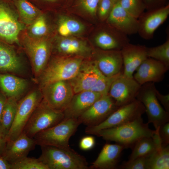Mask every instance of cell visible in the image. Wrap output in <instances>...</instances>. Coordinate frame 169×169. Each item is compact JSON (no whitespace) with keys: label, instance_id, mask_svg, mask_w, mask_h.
I'll list each match as a JSON object with an SVG mask.
<instances>
[{"label":"cell","instance_id":"cell-1","mask_svg":"<svg viewBox=\"0 0 169 169\" xmlns=\"http://www.w3.org/2000/svg\"><path fill=\"white\" fill-rule=\"evenodd\" d=\"M148 123H145L142 117L128 123L98 131L95 134L103 139L113 141L125 148H131L141 138L153 136L156 130L150 129Z\"/></svg>","mask_w":169,"mask_h":169},{"label":"cell","instance_id":"cell-2","mask_svg":"<svg viewBox=\"0 0 169 169\" xmlns=\"http://www.w3.org/2000/svg\"><path fill=\"white\" fill-rule=\"evenodd\" d=\"M41 154L39 159L49 169H88L85 158L71 148L64 149L56 147L40 146Z\"/></svg>","mask_w":169,"mask_h":169},{"label":"cell","instance_id":"cell-3","mask_svg":"<svg viewBox=\"0 0 169 169\" xmlns=\"http://www.w3.org/2000/svg\"><path fill=\"white\" fill-rule=\"evenodd\" d=\"M81 124L77 118L64 119L56 125L38 132L33 138L36 145L40 146H51L69 150L71 149L69 139Z\"/></svg>","mask_w":169,"mask_h":169},{"label":"cell","instance_id":"cell-4","mask_svg":"<svg viewBox=\"0 0 169 169\" xmlns=\"http://www.w3.org/2000/svg\"><path fill=\"white\" fill-rule=\"evenodd\" d=\"M83 61L82 58L78 56L54 58L47 64L40 75L41 88L55 82L71 79L77 74Z\"/></svg>","mask_w":169,"mask_h":169},{"label":"cell","instance_id":"cell-5","mask_svg":"<svg viewBox=\"0 0 169 169\" xmlns=\"http://www.w3.org/2000/svg\"><path fill=\"white\" fill-rule=\"evenodd\" d=\"M155 83L148 82L141 85L136 97L144 106L148 122L152 123L155 130L169 122V113L166 111L159 102L156 96Z\"/></svg>","mask_w":169,"mask_h":169},{"label":"cell","instance_id":"cell-6","mask_svg":"<svg viewBox=\"0 0 169 169\" xmlns=\"http://www.w3.org/2000/svg\"><path fill=\"white\" fill-rule=\"evenodd\" d=\"M145 113L142 104L136 99L132 102L119 107L105 121L93 126H87L85 132L88 134L95 135L99 131L119 126L141 117Z\"/></svg>","mask_w":169,"mask_h":169},{"label":"cell","instance_id":"cell-7","mask_svg":"<svg viewBox=\"0 0 169 169\" xmlns=\"http://www.w3.org/2000/svg\"><path fill=\"white\" fill-rule=\"evenodd\" d=\"M64 118L63 112L51 108L43 99L33 113L23 132L33 138L38 132L56 125Z\"/></svg>","mask_w":169,"mask_h":169},{"label":"cell","instance_id":"cell-8","mask_svg":"<svg viewBox=\"0 0 169 169\" xmlns=\"http://www.w3.org/2000/svg\"><path fill=\"white\" fill-rule=\"evenodd\" d=\"M18 13L13 1L0 0V39L9 44H19V34L25 28Z\"/></svg>","mask_w":169,"mask_h":169},{"label":"cell","instance_id":"cell-9","mask_svg":"<svg viewBox=\"0 0 169 169\" xmlns=\"http://www.w3.org/2000/svg\"><path fill=\"white\" fill-rule=\"evenodd\" d=\"M42 95L36 91H33L18 102L15 117L8 134V141L15 140L23 132L28 120L42 101Z\"/></svg>","mask_w":169,"mask_h":169},{"label":"cell","instance_id":"cell-10","mask_svg":"<svg viewBox=\"0 0 169 169\" xmlns=\"http://www.w3.org/2000/svg\"><path fill=\"white\" fill-rule=\"evenodd\" d=\"M41 89L43 100L46 104L51 108L63 112L74 95L68 80L55 82Z\"/></svg>","mask_w":169,"mask_h":169},{"label":"cell","instance_id":"cell-11","mask_svg":"<svg viewBox=\"0 0 169 169\" xmlns=\"http://www.w3.org/2000/svg\"><path fill=\"white\" fill-rule=\"evenodd\" d=\"M23 44L35 75L40 76L48 64L51 49L50 43L43 38L27 36L24 39Z\"/></svg>","mask_w":169,"mask_h":169},{"label":"cell","instance_id":"cell-12","mask_svg":"<svg viewBox=\"0 0 169 169\" xmlns=\"http://www.w3.org/2000/svg\"><path fill=\"white\" fill-rule=\"evenodd\" d=\"M119 107L108 94L103 95L78 119L87 126L97 125L105 121Z\"/></svg>","mask_w":169,"mask_h":169},{"label":"cell","instance_id":"cell-13","mask_svg":"<svg viewBox=\"0 0 169 169\" xmlns=\"http://www.w3.org/2000/svg\"><path fill=\"white\" fill-rule=\"evenodd\" d=\"M141 86L133 78L121 74L113 81L108 94L120 107L136 100Z\"/></svg>","mask_w":169,"mask_h":169},{"label":"cell","instance_id":"cell-14","mask_svg":"<svg viewBox=\"0 0 169 169\" xmlns=\"http://www.w3.org/2000/svg\"><path fill=\"white\" fill-rule=\"evenodd\" d=\"M169 15V4L144 12L138 19L137 33L145 39H151L156 30L166 20Z\"/></svg>","mask_w":169,"mask_h":169},{"label":"cell","instance_id":"cell-15","mask_svg":"<svg viewBox=\"0 0 169 169\" xmlns=\"http://www.w3.org/2000/svg\"><path fill=\"white\" fill-rule=\"evenodd\" d=\"M102 74L95 61H83L75 76L69 80L74 94L90 90Z\"/></svg>","mask_w":169,"mask_h":169},{"label":"cell","instance_id":"cell-16","mask_svg":"<svg viewBox=\"0 0 169 169\" xmlns=\"http://www.w3.org/2000/svg\"><path fill=\"white\" fill-rule=\"evenodd\" d=\"M36 145L33 138L23 132L15 140L7 141L1 156L12 164L27 157Z\"/></svg>","mask_w":169,"mask_h":169},{"label":"cell","instance_id":"cell-17","mask_svg":"<svg viewBox=\"0 0 169 169\" xmlns=\"http://www.w3.org/2000/svg\"><path fill=\"white\" fill-rule=\"evenodd\" d=\"M169 67L154 59L147 58L136 69L134 79L141 85L162 81Z\"/></svg>","mask_w":169,"mask_h":169},{"label":"cell","instance_id":"cell-18","mask_svg":"<svg viewBox=\"0 0 169 169\" xmlns=\"http://www.w3.org/2000/svg\"><path fill=\"white\" fill-rule=\"evenodd\" d=\"M106 22L127 36L138 33V19L126 12L118 2L114 4Z\"/></svg>","mask_w":169,"mask_h":169},{"label":"cell","instance_id":"cell-19","mask_svg":"<svg viewBox=\"0 0 169 169\" xmlns=\"http://www.w3.org/2000/svg\"><path fill=\"white\" fill-rule=\"evenodd\" d=\"M147 47L144 45H135L129 43L120 50L123 69V75L133 78V74L140 65L147 58Z\"/></svg>","mask_w":169,"mask_h":169},{"label":"cell","instance_id":"cell-20","mask_svg":"<svg viewBox=\"0 0 169 169\" xmlns=\"http://www.w3.org/2000/svg\"><path fill=\"white\" fill-rule=\"evenodd\" d=\"M100 50L94 61L100 72L108 77L123 74V66L121 51Z\"/></svg>","mask_w":169,"mask_h":169},{"label":"cell","instance_id":"cell-21","mask_svg":"<svg viewBox=\"0 0 169 169\" xmlns=\"http://www.w3.org/2000/svg\"><path fill=\"white\" fill-rule=\"evenodd\" d=\"M75 94L63 112L64 119H78L103 95L90 90L83 91Z\"/></svg>","mask_w":169,"mask_h":169},{"label":"cell","instance_id":"cell-22","mask_svg":"<svg viewBox=\"0 0 169 169\" xmlns=\"http://www.w3.org/2000/svg\"><path fill=\"white\" fill-rule=\"evenodd\" d=\"M125 149L119 144L106 143L103 146L96 159L89 166L91 169L118 168L122 151Z\"/></svg>","mask_w":169,"mask_h":169},{"label":"cell","instance_id":"cell-23","mask_svg":"<svg viewBox=\"0 0 169 169\" xmlns=\"http://www.w3.org/2000/svg\"><path fill=\"white\" fill-rule=\"evenodd\" d=\"M95 42L100 49L120 50L129 43V40L127 35L112 26L110 30L103 29L100 30L96 35Z\"/></svg>","mask_w":169,"mask_h":169},{"label":"cell","instance_id":"cell-24","mask_svg":"<svg viewBox=\"0 0 169 169\" xmlns=\"http://www.w3.org/2000/svg\"><path fill=\"white\" fill-rule=\"evenodd\" d=\"M27 85L25 79L8 74L0 73V89L7 98L17 100Z\"/></svg>","mask_w":169,"mask_h":169},{"label":"cell","instance_id":"cell-25","mask_svg":"<svg viewBox=\"0 0 169 169\" xmlns=\"http://www.w3.org/2000/svg\"><path fill=\"white\" fill-rule=\"evenodd\" d=\"M21 67L20 59L13 49L0 39V73L16 72Z\"/></svg>","mask_w":169,"mask_h":169},{"label":"cell","instance_id":"cell-26","mask_svg":"<svg viewBox=\"0 0 169 169\" xmlns=\"http://www.w3.org/2000/svg\"><path fill=\"white\" fill-rule=\"evenodd\" d=\"M56 48L60 53L76 55L82 58L90 54L91 49L84 41L73 38L63 37L57 42Z\"/></svg>","mask_w":169,"mask_h":169},{"label":"cell","instance_id":"cell-27","mask_svg":"<svg viewBox=\"0 0 169 169\" xmlns=\"http://www.w3.org/2000/svg\"><path fill=\"white\" fill-rule=\"evenodd\" d=\"M152 136H146L139 140L131 148L132 152L129 161L136 158L150 155L161 145L157 130Z\"/></svg>","mask_w":169,"mask_h":169},{"label":"cell","instance_id":"cell-28","mask_svg":"<svg viewBox=\"0 0 169 169\" xmlns=\"http://www.w3.org/2000/svg\"><path fill=\"white\" fill-rule=\"evenodd\" d=\"M13 2L25 24L30 25L41 13L38 8L28 0H13Z\"/></svg>","mask_w":169,"mask_h":169},{"label":"cell","instance_id":"cell-29","mask_svg":"<svg viewBox=\"0 0 169 169\" xmlns=\"http://www.w3.org/2000/svg\"><path fill=\"white\" fill-rule=\"evenodd\" d=\"M169 169V146L161 145L150 156L148 169Z\"/></svg>","mask_w":169,"mask_h":169},{"label":"cell","instance_id":"cell-30","mask_svg":"<svg viewBox=\"0 0 169 169\" xmlns=\"http://www.w3.org/2000/svg\"><path fill=\"white\" fill-rule=\"evenodd\" d=\"M18 103L16 99L8 98L2 112L0 123L8 133L15 117Z\"/></svg>","mask_w":169,"mask_h":169},{"label":"cell","instance_id":"cell-31","mask_svg":"<svg viewBox=\"0 0 169 169\" xmlns=\"http://www.w3.org/2000/svg\"><path fill=\"white\" fill-rule=\"evenodd\" d=\"M147 55L150 58L158 60L169 67V38L163 44L159 46L147 47Z\"/></svg>","mask_w":169,"mask_h":169},{"label":"cell","instance_id":"cell-32","mask_svg":"<svg viewBox=\"0 0 169 169\" xmlns=\"http://www.w3.org/2000/svg\"><path fill=\"white\" fill-rule=\"evenodd\" d=\"M30 25L29 36L32 38H42L48 31L47 22L43 15L40 14Z\"/></svg>","mask_w":169,"mask_h":169},{"label":"cell","instance_id":"cell-33","mask_svg":"<svg viewBox=\"0 0 169 169\" xmlns=\"http://www.w3.org/2000/svg\"><path fill=\"white\" fill-rule=\"evenodd\" d=\"M118 2L126 12L137 19L146 9L143 0H120Z\"/></svg>","mask_w":169,"mask_h":169},{"label":"cell","instance_id":"cell-34","mask_svg":"<svg viewBox=\"0 0 169 169\" xmlns=\"http://www.w3.org/2000/svg\"><path fill=\"white\" fill-rule=\"evenodd\" d=\"M11 165L12 169H49L39 158L27 156Z\"/></svg>","mask_w":169,"mask_h":169},{"label":"cell","instance_id":"cell-35","mask_svg":"<svg viewBox=\"0 0 169 169\" xmlns=\"http://www.w3.org/2000/svg\"><path fill=\"white\" fill-rule=\"evenodd\" d=\"M121 74L111 77H108L102 74L95 85L89 90L100 93L102 95L108 94L111 83Z\"/></svg>","mask_w":169,"mask_h":169},{"label":"cell","instance_id":"cell-36","mask_svg":"<svg viewBox=\"0 0 169 169\" xmlns=\"http://www.w3.org/2000/svg\"><path fill=\"white\" fill-rule=\"evenodd\" d=\"M150 155L138 157L132 160L124 161L120 165H119L118 168L148 169L149 159Z\"/></svg>","mask_w":169,"mask_h":169},{"label":"cell","instance_id":"cell-37","mask_svg":"<svg viewBox=\"0 0 169 169\" xmlns=\"http://www.w3.org/2000/svg\"><path fill=\"white\" fill-rule=\"evenodd\" d=\"M100 0H76L75 6L93 16H96Z\"/></svg>","mask_w":169,"mask_h":169},{"label":"cell","instance_id":"cell-38","mask_svg":"<svg viewBox=\"0 0 169 169\" xmlns=\"http://www.w3.org/2000/svg\"><path fill=\"white\" fill-rule=\"evenodd\" d=\"M59 21L65 25L71 35L80 33L84 29V26L81 23L66 16H61Z\"/></svg>","mask_w":169,"mask_h":169},{"label":"cell","instance_id":"cell-39","mask_svg":"<svg viewBox=\"0 0 169 169\" xmlns=\"http://www.w3.org/2000/svg\"><path fill=\"white\" fill-rule=\"evenodd\" d=\"M115 4L111 0H100L97 14L102 21L106 20Z\"/></svg>","mask_w":169,"mask_h":169},{"label":"cell","instance_id":"cell-40","mask_svg":"<svg viewBox=\"0 0 169 169\" xmlns=\"http://www.w3.org/2000/svg\"><path fill=\"white\" fill-rule=\"evenodd\" d=\"M161 144L166 146L169 144V122H167L160 126L157 130Z\"/></svg>","mask_w":169,"mask_h":169},{"label":"cell","instance_id":"cell-41","mask_svg":"<svg viewBox=\"0 0 169 169\" xmlns=\"http://www.w3.org/2000/svg\"><path fill=\"white\" fill-rule=\"evenodd\" d=\"M95 140L92 136H84L80 140L79 143V147L82 150H89L92 149L95 146Z\"/></svg>","mask_w":169,"mask_h":169},{"label":"cell","instance_id":"cell-42","mask_svg":"<svg viewBox=\"0 0 169 169\" xmlns=\"http://www.w3.org/2000/svg\"><path fill=\"white\" fill-rule=\"evenodd\" d=\"M156 96L158 100L163 105L164 109L169 113V94L162 95L157 90Z\"/></svg>","mask_w":169,"mask_h":169},{"label":"cell","instance_id":"cell-43","mask_svg":"<svg viewBox=\"0 0 169 169\" xmlns=\"http://www.w3.org/2000/svg\"><path fill=\"white\" fill-rule=\"evenodd\" d=\"M8 133L3 128L0 122V155H1L8 141Z\"/></svg>","mask_w":169,"mask_h":169},{"label":"cell","instance_id":"cell-44","mask_svg":"<svg viewBox=\"0 0 169 169\" xmlns=\"http://www.w3.org/2000/svg\"><path fill=\"white\" fill-rule=\"evenodd\" d=\"M7 98L1 91H0V122L1 120L2 112L6 102Z\"/></svg>","mask_w":169,"mask_h":169},{"label":"cell","instance_id":"cell-45","mask_svg":"<svg viewBox=\"0 0 169 169\" xmlns=\"http://www.w3.org/2000/svg\"><path fill=\"white\" fill-rule=\"evenodd\" d=\"M0 169H12V165L0 155Z\"/></svg>","mask_w":169,"mask_h":169},{"label":"cell","instance_id":"cell-46","mask_svg":"<svg viewBox=\"0 0 169 169\" xmlns=\"http://www.w3.org/2000/svg\"><path fill=\"white\" fill-rule=\"evenodd\" d=\"M34 5L36 3H55L58 2L59 0H28Z\"/></svg>","mask_w":169,"mask_h":169},{"label":"cell","instance_id":"cell-47","mask_svg":"<svg viewBox=\"0 0 169 169\" xmlns=\"http://www.w3.org/2000/svg\"><path fill=\"white\" fill-rule=\"evenodd\" d=\"M146 7V9L149 10L151 3L154 2L156 0H143Z\"/></svg>","mask_w":169,"mask_h":169},{"label":"cell","instance_id":"cell-48","mask_svg":"<svg viewBox=\"0 0 169 169\" xmlns=\"http://www.w3.org/2000/svg\"><path fill=\"white\" fill-rule=\"evenodd\" d=\"M115 4L117 3L120 0H111Z\"/></svg>","mask_w":169,"mask_h":169},{"label":"cell","instance_id":"cell-49","mask_svg":"<svg viewBox=\"0 0 169 169\" xmlns=\"http://www.w3.org/2000/svg\"><path fill=\"white\" fill-rule=\"evenodd\" d=\"M5 0L9 1H13V0Z\"/></svg>","mask_w":169,"mask_h":169}]
</instances>
